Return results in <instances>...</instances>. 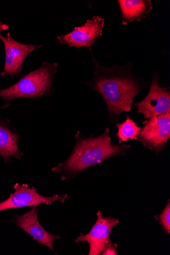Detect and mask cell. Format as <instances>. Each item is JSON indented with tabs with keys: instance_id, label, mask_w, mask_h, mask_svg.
Instances as JSON below:
<instances>
[{
	"instance_id": "cell-9",
	"label": "cell",
	"mask_w": 170,
	"mask_h": 255,
	"mask_svg": "<svg viewBox=\"0 0 170 255\" xmlns=\"http://www.w3.org/2000/svg\"><path fill=\"white\" fill-rule=\"evenodd\" d=\"M104 24V18L95 16L70 33L59 36L58 39L61 43L67 44L71 47L90 48L96 39L102 35Z\"/></svg>"
},
{
	"instance_id": "cell-1",
	"label": "cell",
	"mask_w": 170,
	"mask_h": 255,
	"mask_svg": "<svg viewBox=\"0 0 170 255\" xmlns=\"http://www.w3.org/2000/svg\"><path fill=\"white\" fill-rule=\"evenodd\" d=\"M94 77L87 84L105 100L111 120L116 121L123 112H130L134 98L144 89L142 84L123 68L104 67L94 58Z\"/></svg>"
},
{
	"instance_id": "cell-14",
	"label": "cell",
	"mask_w": 170,
	"mask_h": 255,
	"mask_svg": "<svg viewBox=\"0 0 170 255\" xmlns=\"http://www.w3.org/2000/svg\"><path fill=\"white\" fill-rule=\"evenodd\" d=\"M156 219L160 222L163 226L166 233L169 235L170 234V200L168 201V203L165 210L162 214L156 217Z\"/></svg>"
},
{
	"instance_id": "cell-12",
	"label": "cell",
	"mask_w": 170,
	"mask_h": 255,
	"mask_svg": "<svg viewBox=\"0 0 170 255\" xmlns=\"http://www.w3.org/2000/svg\"><path fill=\"white\" fill-rule=\"evenodd\" d=\"M19 136L13 132L6 125L0 121V155L8 163L11 157L20 159L23 153L18 148Z\"/></svg>"
},
{
	"instance_id": "cell-8",
	"label": "cell",
	"mask_w": 170,
	"mask_h": 255,
	"mask_svg": "<svg viewBox=\"0 0 170 255\" xmlns=\"http://www.w3.org/2000/svg\"><path fill=\"white\" fill-rule=\"evenodd\" d=\"M97 221L90 233L80 236L76 240L77 243L86 242L90 247L89 255H99L112 242L110 234L114 227L119 224L117 219L104 217L100 211L97 213Z\"/></svg>"
},
{
	"instance_id": "cell-10",
	"label": "cell",
	"mask_w": 170,
	"mask_h": 255,
	"mask_svg": "<svg viewBox=\"0 0 170 255\" xmlns=\"http://www.w3.org/2000/svg\"><path fill=\"white\" fill-rule=\"evenodd\" d=\"M38 213L37 206H34L31 211L25 215H16L13 222L39 244L45 245L56 253L53 245L55 241L60 239V237L47 233L38 221Z\"/></svg>"
},
{
	"instance_id": "cell-15",
	"label": "cell",
	"mask_w": 170,
	"mask_h": 255,
	"mask_svg": "<svg viewBox=\"0 0 170 255\" xmlns=\"http://www.w3.org/2000/svg\"><path fill=\"white\" fill-rule=\"evenodd\" d=\"M117 246L115 244H112V243H111L105 249V250L104 251V253H103V255H117L118 253L117 251Z\"/></svg>"
},
{
	"instance_id": "cell-4",
	"label": "cell",
	"mask_w": 170,
	"mask_h": 255,
	"mask_svg": "<svg viewBox=\"0 0 170 255\" xmlns=\"http://www.w3.org/2000/svg\"><path fill=\"white\" fill-rule=\"evenodd\" d=\"M170 136V108L164 114L144 123L137 140L146 148L158 153Z\"/></svg>"
},
{
	"instance_id": "cell-11",
	"label": "cell",
	"mask_w": 170,
	"mask_h": 255,
	"mask_svg": "<svg viewBox=\"0 0 170 255\" xmlns=\"http://www.w3.org/2000/svg\"><path fill=\"white\" fill-rule=\"evenodd\" d=\"M117 2L122 12L124 25L140 20L148 15L153 7L150 0H119Z\"/></svg>"
},
{
	"instance_id": "cell-6",
	"label": "cell",
	"mask_w": 170,
	"mask_h": 255,
	"mask_svg": "<svg viewBox=\"0 0 170 255\" xmlns=\"http://www.w3.org/2000/svg\"><path fill=\"white\" fill-rule=\"evenodd\" d=\"M169 88L161 87L160 75L154 74L149 95L135 104L138 113L150 120L165 114L170 108V92Z\"/></svg>"
},
{
	"instance_id": "cell-13",
	"label": "cell",
	"mask_w": 170,
	"mask_h": 255,
	"mask_svg": "<svg viewBox=\"0 0 170 255\" xmlns=\"http://www.w3.org/2000/svg\"><path fill=\"white\" fill-rule=\"evenodd\" d=\"M118 132L116 136L119 142H126L130 140L137 139L141 130V128L137 126L134 121L127 115L126 121L123 123L117 125Z\"/></svg>"
},
{
	"instance_id": "cell-2",
	"label": "cell",
	"mask_w": 170,
	"mask_h": 255,
	"mask_svg": "<svg viewBox=\"0 0 170 255\" xmlns=\"http://www.w3.org/2000/svg\"><path fill=\"white\" fill-rule=\"evenodd\" d=\"M107 128L96 137H85L80 131L76 133V144L70 156L52 171L60 174L62 180L78 175L84 170L102 163L110 157L123 154L131 147L128 145H113Z\"/></svg>"
},
{
	"instance_id": "cell-3",
	"label": "cell",
	"mask_w": 170,
	"mask_h": 255,
	"mask_svg": "<svg viewBox=\"0 0 170 255\" xmlns=\"http://www.w3.org/2000/svg\"><path fill=\"white\" fill-rule=\"evenodd\" d=\"M58 66L56 63L43 62L36 70L24 76L12 86L0 90V98L8 103L19 98L36 100L51 94Z\"/></svg>"
},
{
	"instance_id": "cell-5",
	"label": "cell",
	"mask_w": 170,
	"mask_h": 255,
	"mask_svg": "<svg viewBox=\"0 0 170 255\" xmlns=\"http://www.w3.org/2000/svg\"><path fill=\"white\" fill-rule=\"evenodd\" d=\"M14 189L15 192L6 200L0 203V212L20 207L38 206L42 204L48 205L57 201L64 203L69 198L67 195L44 197L39 195L35 188H29L26 184L16 183Z\"/></svg>"
},
{
	"instance_id": "cell-16",
	"label": "cell",
	"mask_w": 170,
	"mask_h": 255,
	"mask_svg": "<svg viewBox=\"0 0 170 255\" xmlns=\"http://www.w3.org/2000/svg\"><path fill=\"white\" fill-rule=\"evenodd\" d=\"M8 29L9 26L6 24H4V23L0 20V37L1 36V33L2 31L7 30Z\"/></svg>"
},
{
	"instance_id": "cell-7",
	"label": "cell",
	"mask_w": 170,
	"mask_h": 255,
	"mask_svg": "<svg viewBox=\"0 0 170 255\" xmlns=\"http://www.w3.org/2000/svg\"><path fill=\"white\" fill-rule=\"evenodd\" d=\"M5 50V65L1 76L15 77L21 72L22 65L27 56L35 49L42 47L43 45L25 44L14 39L9 33L6 36H1Z\"/></svg>"
}]
</instances>
